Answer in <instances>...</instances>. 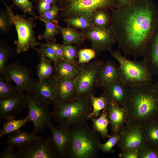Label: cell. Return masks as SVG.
<instances>
[{"label":"cell","mask_w":158,"mask_h":158,"mask_svg":"<svg viewBox=\"0 0 158 158\" xmlns=\"http://www.w3.org/2000/svg\"><path fill=\"white\" fill-rule=\"evenodd\" d=\"M111 25L119 47L126 54L142 56L158 23V8L152 0H133L110 9Z\"/></svg>","instance_id":"cell-1"},{"label":"cell","mask_w":158,"mask_h":158,"mask_svg":"<svg viewBox=\"0 0 158 158\" xmlns=\"http://www.w3.org/2000/svg\"><path fill=\"white\" fill-rule=\"evenodd\" d=\"M124 107L127 114L126 126L142 128L158 121V86L152 81L129 88Z\"/></svg>","instance_id":"cell-2"},{"label":"cell","mask_w":158,"mask_h":158,"mask_svg":"<svg viewBox=\"0 0 158 158\" xmlns=\"http://www.w3.org/2000/svg\"><path fill=\"white\" fill-rule=\"evenodd\" d=\"M52 117L59 125L72 127L87 122L92 111L89 98H74L54 104Z\"/></svg>","instance_id":"cell-3"},{"label":"cell","mask_w":158,"mask_h":158,"mask_svg":"<svg viewBox=\"0 0 158 158\" xmlns=\"http://www.w3.org/2000/svg\"><path fill=\"white\" fill-rule=\"evenodd\" d=\"M70 147L68 158H96L100 140L97 132L87 122L71 127Z\"/></svg>","instance_id":"cell-4"},{"label":"cell","mask_w":158,"mask_h":158,"mask_svg":"<svg viewBox=\"0 0 158 158\" xmlns=\"http://www.w3.org/2000/svg\"><path fill=\"white\" fill-rule=\"evenodd\" d=\"M58 3L59 11L56 18L61 19L83 16L91 21L95 11L116 8L119 6L117 0H58Z\"/></svg>","instance_id":"cell-5"},{"label":"cell","mask_w":158,"mask_h":158,"mask_svg":"<svg viewBox=\"0 0 158 158\" xmlns=\"http://www.w3.org/2000/svg\"><path fill=\"white\" fill-rule=\"evenodd\" d=\"M109 51L118 62L121 80L127 87L129 88L152 81L153 75L143 60H130L123 56L119 50L114 51L111 49Z\"/></svg>","instance_id":"cell-6"},{"label":"cell","mask_w":158,"mask_h":158,"mask_svg":"<svg viewBox=\"0 0 158 158\" xmlns=\"http://www.w3.org/2000/svg\"><path fill=\"white\" fill-rule=\"evenodd\" d=\"M6 8L11 24H14L18 35V40L14 42L17 45L16 53L18 54L23 52L28 51L30 47L40 45L41 43L37 40L33 28L36 26L32 18H25L24 16L16 13L13 11V4L8 5L4 0H1Z\"/></svg>","instance_id":"cell-7"},{"label":"cell","mask_w":158,"mask_h":158,"mask_svg":"<svg viewBox=\"0 0 158 158\" xmlns=\"http://www.w3.org/2000/svg\"><path fill=\"white\" fill-rule=\"evenodd\" d=\"M103 61L97 59L77 64V73L74 78L75 91L74 98L87 99L93 95L97 86L98 75Z\"/></svg>","instance_id":"cell-8"},{"label":"cell","mask_w":158,"mask_h":158,"mask_svg":"<svg viewBox=\"0 0 158 158\" xmlns=\"http://www.w3.org/2000/svg\"><path fill=\"white\" fill-rule=\"evenodd\" d=\"M16 158H61L52 137L35 139L19 147Z\"/></svg>","instance_id":"cell-9"},{"label":"cell","mask_w":158,"mask_h":158,"mask_svg":"<svg viewBox=\"0 0 158 158\" xmlns=\"http://www.w3.org/2000/svg\"><path fill=\"white\" fill-rule=\"evenodd\" d=\"M27 97L28 115L33 123V131L37 134L53 124L51 112L49 110V105L29 93Z\"/></svg>","instance_id":"cell-10"},{"label":"cell","mask_w":158,"mask_h":158,"mask_svg":"<svg viewBox=\"0 0 158 158\" xmlns=\"http://www.w3.org/2000/svg\"><path fill=\"white\" fill-rule=\"evenodd\" d=\"M85 39L90 41L96 54L109 51L116 42L114 31L111 24L100 28L93 26L82 32Z\"/></svg>","instance_id":"cell-11"},{"label":"cell","mask_w":158,"mask_h":158,"mask_svg":"<svg viewBox=\"0 0 158 158\" xmlns=\"http://www.w3.org/2000/svg\"><path fill=\"white\" fill-rule=\"evenodd\" d=\"M6 70L8 79L15 83L18 92H29L34 80L30 76L31 70L15 61L8 63Z\"/></svg>","instance_id":"cell-12"},{"label":"cell","mask_w":158,"mask_h":158,"mask_svg":"<svg viewBox=\"0 0 158 158\" xmlns=\"http://www.w3.org/2000/svg\"><path fill=\"white\" fill-rule=\"evenodd\" d=\"M27 99L23 92L11 97L0 99V119L6 121L13 117L27 107Z\"/></svg>","instance_id":"cell-13"},{"label":"cell","mask_w":158,"mask_h":158,"mask_svg":"<svg viewBox=\"0 0 158 158\" xmlns=\"http://www.w3.org/2000/svg\"><path fill=\"white\" fill-rule=\"evenodd\" d=\"M57 80L53 76L41 81L34 80L28 93L49 105L54 104Z\"/></svg>","instance_id":"cell-14"},{"label":"cell","mask_w":158,"mask_h":158,"mask_svg":"<svg viewBox=\"0 0 158 158\" xmlns=\"http://www.w3.org/2000/svg\"><path fill=\"white\" fill-rule=\"evenodd\" d=\"M145 143L142 128L130 126L123 129L117 143L121 151L138 150Z\"/></svg>","instance_id":"cell-15"},{"label":"cell","mask_w":158,"mask_h":158,"mask_svg":"<svg viewBox=\"0 0 158 158\" xmlns=\"http://www.w3.org/2000/svg\"><path fill=\"white\" fill-rule=\"evenodd\" d=\"M142 56L152 75L158 76V23L146 45Z\"/></svg>","instance_id":"cell-16"},{"label":"cell","mask_w":158,"mask_h":158,"mask_svg":"<svg viewBox=\"0 0 158 158\" xmlns=\"http://www.w3.org/2000/svg\"><path fill=\"white\" fill-rule=\"evenodd\" d=\"M102 93L108 104L112 103L124 107L127 100L129 88L120 80L110 83L102 87Z\"/></svg>","instance_id":"cell-17"},{"label":"cell","mask_w":158,"mask_h":158,"mask_svg":"<svg viewBox=\"0 0 158 158\" xmlns=\"http://www.w3.org/2000/svg\"><path fill=\"white\" fill-rule=\"evenodd\" d=\"M49 128L61 158H68L71 142V128L53 124Z\"/></svg>","instance_id":"cell-18"},{"label":"cell","mask_w":158,"mask_h":158,"mask_svg":"<svg viewBox=\"0 0 158 158\" xmlns=\"http://www.w3.org/2000/svg\"><path fill=\"white\" fill-rule=\"evenodd\" d=\"M105 110L110 124L112 134H119L127 122V114L125 108L115 104L109 103Z\"/></svg>","instance_id":"cell-19"},{"label":"cell","mask_w":158,"mask_h":158,"mask_svg":"<svg viewBox=\"0 0 158 158\" xmlns=\"http://www.w3.org/2000/svg\"><path fill=\"white\" fill-rule=\"evenodd\" d=\"M119 80H121L119 67L110 60L104 62L98 75L97 81V86L102 87Z\"/></svg>","instance_id":"cell-20"},{"label":"cell","mask_w":158,"mask_h":158,"mask_svg":"<svg viewBox=\"0 0 158 158\" xmlns=\"http://www.w3.org/2000/svg\"><path fill=\"white\" fill-rule=\"evenodd\" d=\"M75 89L74 79L64 77L58 80L56 87L55 103L62 102L73 99Z\"/></svg>","instance_id":"cell-21"},{"label":"cell","mask_w":158,"mask_h":158,"mask_svg":"<svg viewBox=\"0 0 158 158\" xmlns=\"http://www.w3.org/2000/svg\"><path fill=\"white\" fill-rule=\"evenodd\" d=\"M36 134L33 131L29 133L26 131H22L19 130L8 134L5 144L6 146L18 147L39 138L40 137Z\"/></svg>","instance_id":"cell-22"},{"label":"cell","mask_w":158,"mask_h":158,"mask_svg":"<svg viewBox=\"0 0 158 158\" xmlns=\"http://www.w3.org/2000/svg\"><path fill=\"white\" fill-rule=\"evenodd\" d=\"M54 66L55 70L53 77L56 80L64 77L74 79L77 73V64L60 60Z\"/></svg>","instance_id":"cell-23"},{"label":"cell","mask_w":158,"mask_h":158,"mask_svg":"<svg viewBox=\"0 0 158 158\" xmlns=\"http://www.w3.org/2000/svg\"><path fill=\"white\" fill-rule=\"evenodd\" d=\"M59 29L63 38V44H70L73 43L80 44L83 43L85 39L82 33L67 26L65 28L59 26Z\"/></svg>","instance_id":"cell-24"},{"label":"cell","mask_w":158,"mask_h":158,"mask_svg":"<svg viewBox=\"0 0 158 158\" xmlns=\"http://www.w3.org/2000/svg\"><path fill=\"white\" fill-rule=\"evenodd\" d=\"M40 62L36 67V73L38 80L44 79L53 76L55 66L51 64L50 59L47 58L43 54L39 55Z\"/></svg>","instance_id":"cell-25"},{"label":"cell","mask_w":158,"mask_h":158,"mask_svg":"<svg viewBox=\"0 0 158 158\" xmlns=\"http://www.w3.org/2000/svg\"><path fill=\"white\" fill-rule=\"evenodd\" d=\"M89 119L92 123L94 130L98 132L102 138L106 139L111 137L108 133V126L109 123L105 110H102L97 118H91Z\"/></svg>","instance_id":"cell-26"},{"label":"cell","mask_w":158,"mask_h":158,"mask_svg":"<svg viewBox=\"0 0 158 158\" xmlns=\"http://www.w3.org/2000/svg\"><path fill=\"white\" fill-rule=\"evenodd\" d=\"M145 142L158 149V121L142 128Z\"/></svg>","instance_id":"cell-27"},{"label":"cell","mask_w":158,"mask_h":158,"mask_svg":"<svg viewBox=\"0 0 158 158\" xmlns=\"http://www.w3.org/2000/svg\"><path fill=\"white\" fill-rule=\"evenodd\" d=\"M3 125L0 130V137L1 138L7 134L10 133L17 130L24 126L27 123L30 121L28 115L24 118L16 120L15 117H12L6 121Z\"/></svg>","instance_id":"cell-28"},{"label":"cell","mask_w":158,"mask_h":158,"mask_svg":"<svg viewBox=\"0 0 158 158\" xmlns=\"http://www.w3.org/2000/svg\"><path fill=\"white\" fill-rule=\"evenodd\" d=\"M89 99L92 105V111L89 116V119L91 118H97L100 115V111L106 109L108 104L107 99L102 93L100 96L98 97L94 96L93 95H91Z\"/></svg>","instance_id":"cell-29"},{"label":"cell","mask_w":158,"mask_h":158,"mask_svg":"<svg viewBox=\"0 0 158 158\" xmlns=\"http://www.w3.org/2000/svg\"><path fill=\"white\" fill-rule=\"evenodd\" d=\"M107 9H99L93 12L91 19L93 26L102 28L111 24V16L107 12Z\"/></svg>","instance_id":"cell-30"},{"label":"cell","mask_w":158,"mask_h":158,"mask_svg":"<svg viewBox=\"0 0 158 158\" xmlns=\"http://www.w3.org/2000/svg\"><path fill=\"white\" fill-rule=\"evenodd\" d=\"M38 19L43 21L45 24V29L43 33L38 36L40 40L44 39L47 42H55V37L58 35L60 31L59 29V25L51 22L46 21L40 16H38Z\"/></svg>","instance_id":"cell-31"},{"label":"cell","mask_w":158,"mask_h":158,"mask_svg":"<svg viewBox=\"0 0 158 158\" xmlns=\"http://www.w3.org/2000/svg\"><path fill=\"white\" fill-rule=\"evenodd\" d=\"M13 51L6 43L1 42L0 45V76L8 78L6 70V63L13 56Z\"/></svg>","instance_id":"cell-32"},{"label":"cell","mask_w":158,"mask_h":158,"mask_svg":"<svg viewBox=\"0 0 158 158\" xmlns=\"http://www.w3.org/2000/svg\"><path fill=\"white\" fill-rule=\"evenodd\" d=\"M7 77L0 76V99L11 97L19 92Z\"/></svg>","instance_id":"cell-33"},{"label":"cell","mask_w":158,"mask_h":158,"mask_svg":"<svg viewBox=\"0 0 158 158\" xmlns=\"http://www.w3.org/2000/svg\"><path fill=\"white\" fill-rule=\"evenodd\" d=\"M61 19L69 25L83 30L87 29L93 26L90 20L83 16H78Z\"/></svg>","instance_id":"cell-34"},{"label":"cell","mask_w":158,"mask_h":158,"mask_svg":"<svg viewBox=\"0 0 158 158\" xmlns=\"http://www.w3.org/2000/svg\"><path fill=\"white\" fill-rule=\"evenodd\" d=\"M39 48L34 47L31 48L36 50L39 55L43 54L47 58L52 61L54 66L60 60L54 50L47 43L41 44Z\"/></svg>","instance_id":"cell-35"},{"label":"cell","mask_w":158,"mask_h":158,"mask_svg":"<svg viewBox=\"0 0 158 158\" xmlns=\"http://www.w3.org/2000/svg\"><path fill=\"white\" fill-rule=\"evenodd\" d=\"M64 61L77 64L78 48L71 44H62Z\"/></svg>","instance_id":"cell-36"},{"label":"cell","mask_w":158,"mask_h":158,"mask_svg":"<svg viewBox=\"0 0 158 158\" xmlns=\"http://www.w3.org/2000/svg\"><path fill=\"white\" fill-rule=\"evenodd\" d=\"M138 152V158H158V149L145 142Z\"/></svg>","instance_id":"cell-37"},{"label":"cell","mask_w":158,"mask_h":158,"mask_svg":"<svg viewBox=\"0 0 158 158\" xmlns=\"http://www.w3.org/2000/svg\"><path fill=\"white\" fill-rule=\"evenodd\" d=\"M121 133L119 134H112L107 142L104 143H101L100 142L99 143V150L106 153L112 152L113 148L117 144Z\"/></svg>","instance_id":"cell-38"},{"label":"cell","mask_w":158,"mask_h":158,"mask_svg":"<svg viewBox=\"0 0 158 158\" xmlns=\"http://www.w3.org/2000/svg\"><path fill=\"white\" fill-rule=\"evenodd\" d=\"M96 54L92 49H84L80 50L78 54V59L77 64L89 62L95 57Z\"/></svg>","instance_id":"cell-39"},{"label":"cell","mask_w":158,"mask_h":158,"mask_svg":"<svg viewBox=\"0 0 158 158\" xmlns=\"http://www.w3.org/2000/svg\"><path fill=\"white\" fill-rule=\"evenodd\" d=\"M13 4L21 9L25 13H28L38 19V16L33 13L32 2L29 0H13Z\"/></svg>","instance_id":"cell-40"},{"label":"cell","mask_w":158,"mask_h":158,"mask_svg":"<svg viewBox=\"0 0 158 158\" xmlns=\"http://www.w3.org/2000/svg\"><path fill=\"white\" fill-rule=\"evenodd\" d=\"M59 11L57 4L52 5L50 9L39 16L46 21L58 25L59 22L55 18Z\"/></svg>","instance_id":"cell-41"},{"label":"cell","mask_w":158,"mask_h":158,"mask_svg":"<svg viewBox=\"0 0 158 158\" xmlns=\"http://www.w3.org/2000/svg\"><path fill=\"white\" fill-rule=\"evenodd\" d=\"M12 25L9 16L6 11H1L0 13V31L2 33L7 32Z\"/></svg>","instance_id":"cell-42"},{"label":"cell","mask_w":158,"mask_h":158,"mask_svg":"<svg viewBox=\"0 0 158 158\" xmlns=\"http://www.w3.org/2000/svg\"><path fill=\"white\" fill-rule=\"evenodd\" d=\"M47 43L54 50L59 59L60 60L64 61L62 44H56L55 42L53 41L49 42Z\"/></svg>","instance_id":"cell-43"},{"label":"cell","mask_w":158,"mask_h":158,"mask_svg":"<svg viewBox=\"0 0 158 158\" xmlns=\"http://www.w3.org/2000/svg\"><path fill=\"white\" fill-rule=\"evenodd\" d=\"M52 5L41 0H39L37 4V8L40 15L50 9Z\"/></svg>","instance_id":"cell-44"},{"label":"cell","mask_w":158,"mask_h":158,"mask_svg":"<svg viewBox=\"0 0 158 158\" xmlns=\"http://www.w3.org/2000/svg\"><path fill=\"white\" fill-rule=\"evenodd\" d=\"M14 147L11 146H7L0 154V158H16L13 152Z\"/></svg>","instance_id":"cell-45"},{"label":"cell","mask_w":158,"mask_h":158,"mask_svg":"<svg viewBox=\"0 0 158 158\" xmlns=\"http://www.w3.org/2000/svg\"><path fill=\"white\" fill-rule=\"evenodd\" d=\"M118 156L122 158H138V150H128L121 152Z\"/></svg>","instance_id":"cell-46"},{"label":"cell","mask_w":158,"mask_h":158,"mask_svg":"<svg viewBox=\"0 0 158 158\" xmlns=\"http://www.w3.org/2000/svg\"><path fill=\"white\" fill-rule=\"evenodd\" d=\"M133 0H117L119 6H122L128 4Z\"/></svg>","instance_id":"cell-47"},{"label":"cell","mask_w":158,"mask_h":158,"mask_svg":"<svg viewBox=\"0 0 158 158\" xmlns=\"http://www.w3.org/2000/svg\"><path fill=\"white\" fill-rule=\"evenodd\" d=\"M46 3L50 4L52 5H54L58 3V0H41Z\"/></svg>","instance_id":"cell-48"},{"label":"cell","mask_w":158,"mask_h":158,"mask_svg":"<svg viewBox=\"0 0 158 158\" xmlns=\"http://www.w3.org/2000/svg\"><path fill=\"white\" fill-rule=\"evenodd\" d=\"M156 83L157 85L158 86V81L156 82Z\"/></svg>","instance_id":"cell-49"}]
</instances>
